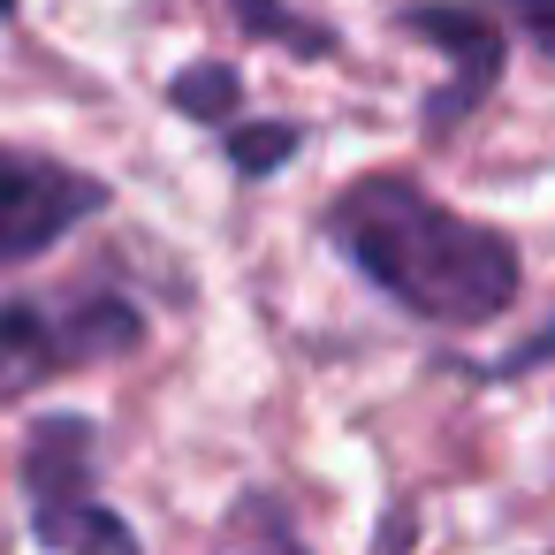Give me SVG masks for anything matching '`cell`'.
Masks as SVG:
<instances>
[{
    "label": "cell",
    "instance_id": "obj_9",
    "mask_svg": "<svg viewBox=\"0 0 555 555\" xmlns=\"http://www.w3.org/2000/svg\"><path fill=\"white\" fill-rule=\"evenodd\" d=\"M547 358H555V327H547L540 343H525V358H517V365H547Z\"/></svg>",
    "mask_w": 555,
    "mask_h": 555
},
{
    "label": "cell",
    "instance_id": "obj_1",
    "mask_svg": "<svg viewBox=\"0 0 555 555\" xmlns=\"http://www.w3.org/2000/svg\"><path fill=\"white\" fill-rule=\"evenodd\" d=\"M335 236H343V251H350L403 312H418V320L479 327V320H494V312L509 305V289H517V251H509L494 229H479V221L434 206L426 191H411V183H396V176L358 183V191L335 206Z\"/></svg>",
    "mask_w": 555,
    "mask_h": 555
},
{
    "label": "cell",
    "instance_id": "obj_4",
    "mask_svg": "<svg viewBox=\"0 0 555 555\" xmlns=\"http://www.w3.org/2000/svg\"><path fill=\"white\" fill-rule=\"evenodd\" d=\"M24 479H31V517H39V509L92 502V426H85V418H47V426L31 434Z\"/></svg>",
    "mask_w": 555,
    "mask_h": 555
},
{
    "label": "cell",
    "instance_id": "obj_10",
    "mask_svg": "<svg viewBox=\"0 0 555 555\" xmlns=\"http://www.w3.org/2000/svg\"><path fill=\"white\" fill-rule=\"evenodd\" d=\"M0 9H9V0H0Z\"/></svg>",
    "mask_w": 555,
    "mask_h": 555
},
{
    "label": "cell",
    "instance_id": "obj_6",
    "mask_svg": "<svg viewBox=\"0 0 555 555\" xmlns=\"http://www.w3.org/2000/svg\"><path fill=\"white\" fill-rule=\"evenodd\" d=\"M176 100H183L191 115L221 122V115H236V77H229V69H191V77L176 85Z\"/></svg>",
    "mask_w": 555,
    "mask_h": 555
},
{
    "label": "cell",
    "instance_id": "obj_3",
    "mask_svg": "<svg viewBox=\"0 0 555 555\" xmlns=\"http://www.w3.org/2000/svg\"><path fill=\"white\" fill-rule=\"evenodd\" d=\"M107 191L77 168L31 160V153H0V259H31L54 236H69L85 214H100Z\"/></svg>",
    "mask_w": 555,
    "mask_h": 555
},
{
    "label": "cell",
    "instance_id": "obj_7",
    "mask_svg": "<svg viewBox=\"0 0 555 555\" xmlns=\"http://www.w3.org/2000/svg\"><path fill=\"white\" fill-rule=\"evenodd\" d=\"M236 168L244 176H267V168H282L289 153H297V130H236Z\"/></svg>",
    "mask_w": 555,
    "mask_h": 555
},
{
    "label": "cell",
    "instance_id": "obj_8",
    "mask_svg": "<svg viewBox=\"0 0 555 555\" xmlns=\"http://www.w3.org/2000/svg\"><path fill=\"white\" fill-rule=\"evenodd\" d=\"M509 9H517V16L532 24V39H540V47L555 54V0H509Z\"/></svg>",
    "mask_w": 555,
    "mask_h": 555
},
{
    "label": "cell",
    "instance_id": "obj_2",
    "mask_svg": "<svg viewBox=\"0 0 555 555\" xmlns=\"http://www.w3.org/2000/svg\"><path fill=\"white\" fill-rule=\"evenodd\" d=\"M138 343V320L115 305V297H92V305H0V403L31 396L39 380H54L62 365H85V358H107Z\"/></svg>",
    "mask_w": 555,
    "mask_h": 555
},
{
    "label": "cell",
    "instance_id": "obj_5",
    "mask_svg": "<svg viewBox=\"0 0 555 555\" xmlns=\"http://www.w3.org/2000/svg\"><path fill=\"white\" fill-rule=\"evenodd\" d=\"M39 540L54 555H138L130 525L100 502H69V509H39Z\"/></svg>",
    "mask_w": 555,
    "mask_h": 555
}]
</instances>
